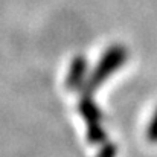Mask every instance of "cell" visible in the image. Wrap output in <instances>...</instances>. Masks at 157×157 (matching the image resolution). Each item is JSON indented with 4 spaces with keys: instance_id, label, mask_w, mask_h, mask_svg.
Returning a JSON list of instances; mask_svg holds the SVG:
<instances>
[{
    "instance_id": "4",
    "label": "cell",
    "mask_w": 157,
    "mask_h": 157,
    "mask_svg": "<svg viewBox=\"0 0 157 157\" xmlns=\"http://www.w3.org/2000/svg\"><path fill=\"white\" fill-rule=\"evenodd\" d=\"M147 139L151 144H157V110L153 114V117L150 121V125L147 128Z\"/></svg>"
},
{
    "instance_id": "1",
    "label": "cell",
    "mask_w": 157,
    "mask_h": 157,
    "mask_svg": "<svg viewBox=\"0 0 157 157\" xmlns=\"http://www.w3.org/2000/svg\"><path fill=\"white\" fill-rule=\"evenodd\" d=\"M127 49L121 44H114L111 48H108L101 56V59L98 61L96 67L92 70V73L87 76V81L84 84V87L81 89V92H90L93 93L108 76H111L117 69H121L124 66V63L127 61Z\"/></svg>"
},
{
    "instance_id": "5",
    "label": "cell",
    "mask_w": 157,
    "mask_h": 157,
    "mask_svg": "<svg viewBox=\"0 0 157 157\" xmlns=\"http://www.w3.org/2000/svg\"><path fill=\"white\" fill-rule=\"evenodd\" d=\"M96 157H116V147L113 144H105Z\"/></svg>"
},
{
    "instance_id": "2",
    "label": "cell",
    "mask_w": 157,
    "mask_h": 157,
    "mask_svg": "<svg viewBox=\"0 0 157 157\" xmlns=\"http://www.w3.org/2000/svg\"><path fill=\"white\" fill-rule=\"evenodd\" d=\"M92 95L93 93L90 92H81L78 110L87 125V140L92 145H98L107 140V133L102 128V113L99 107L95 104Z\"/></svg>"
},
{
    "instance_id": "3",
    "label": "cell",
    "mask_w": 157,
    "mask_h": 157,
    "mask_svg": "<svg viewBox=\"0 0 157 157\" xmlns=\"http://www.w3.org/2000/svg\"><path fill=\"white\" fill-rule=\"evenodd\" d=\"M87 59L82 55H78L72 59L67 76H66V87L70 92L81 90L87 81Z\"/></svg>"
}]
</instances>
